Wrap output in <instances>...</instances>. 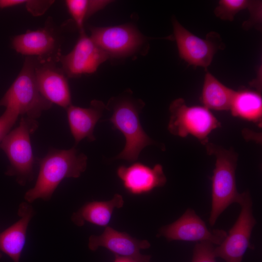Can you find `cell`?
I'll return each mask as SVG.
<instances>
[{
	"mask_svg": "<svg viewBox=\"0 0 262 262\" xmlns=\"http://www.w3.org/2000/svg\"><path fill=\"white\" fill-rule=\"evenodd\" d=\"M87 158L78 154L75 147L69 149L52 148L39 160V171L34 186L25 194L29 203L38 198L48 201L65 178H77L87 166Z\"/></svg>",
	"mask_w": 262,
	"mask_h": 262,
	"instance_id": "6da1fadb",
	"label": "cell"
},
{
	"mask_svg": "<svg viewBox=\"0 0 262 262\" xmlns=\"http://www.w3.org/2000/svg\"><path fill=\"white\" fill-rule=\"evenodd\" d=\"M204 146L207 153L214 155L216 159L212 178V210L209 219L213 226L230 205L239 203L242 199V193L238 192L235 180L238 154L232 148L227 149L209 142Z\"/></svg>",
	"mask_w": 262,
	"mask_h": 262,
	"instance_id": "7a4b0ae2",
	"label": "cell"
},
{
	"mask_svg": "<svg viewBox=\"0 0 262 262\" xmlns=\"http://www.w3.org/2000/svg\"><path fill=\"white\" fill-rule=\"evenodd\" d=\"M37 58L26 57L20 72L0 100V106L34 119L51 107L52 104L42 95L37 86Z\"/></svg>",
	"mask_w": 262,
	"mask_h": 262,
	"instance_id": "3957f363",
	"label": "cell"
},
{
	"mask_svg": "<svg viewBox=\"0 0 262 262\" xmlns=\"http://www.w3.org/2000/svg\"><path fill=\"white\" fill-rule=\"evenodd\" d=\"M38 126L36 119L23 116L18 127L10 131L0 143V148L10 163L6 174L16 176V181L21 185L33 178L34 159L31 135Z\"/></svg>",
	"mask_w": 262,
	"mask_h": 262,
	"instance_id": "277c9868",
	"label": "cell"
},
{
	"mask_svg": "<svg viewBox=\"0 0 262 262\" xmlns=\"http://www.w3.org/2000/svg\"><path fill=\"white\" fill-rule=\"evenodd\" d=\"M139 103L130 98H124L116 99L112 105L113 114L109 120L126 139L125 147L115 158L116 159L135 162L145 147L154 144L141 125L139 112L143 102Z\"/></svg>",
	"mask_w": 262,
	"mask_h": 262,
	"instance_id": "5b68a950",
	"label": "cell"
},
{
	"mask_svg": "<svg viewBox=\"0 0 262 262\" xmlns=\"http://www.w3.org/2000/svg\"><path fill=\"white\" fill-rule=\"evenodd\" d=\"M169 132L176 136L185 137L191 135L203 145L208 135L221 123L209 109L202 106H188L183 98L173 100L169 107Z\"/></svg>",
	"mask_w": 262,
	"mask_h": 262,
	"instance_id": "8992f818",
	"label": "cell"
},
{
	"mask_svg": "<svg viewBox=\"0 0 262 262\" xmlns=\"http://www.w3.org/2000/svg\"><path fill=\"white\" fill-rule=\"evenodd\" d=\"M241 207L239 215L222 243L214 248L215 258L226 262H242L247 249L250 246L252 229L256 224L252 212V201L248 191L242 193L238 203Z\"/></svg>",
	"mask_w": 262,
	"mask_h": 262,
	"instance_id": "52a82bcc",
	"label": "cell"
},
{
	"mask_svg": "<svg viewBox=\"0 0 262 262\" xmlns=\"http://www.w3.org/2000/svg\"><path fill=\"white\" fill-rule=\"evenodd\" d=\"M90 30V37L109 58L135 54L146 42L145 37L131 24L91 27Z\"/></svg>",
	"mask_w": 262,
	"mask_h": 262,
	"instance_id": "ba28073f",
	"label": "cell"
},
{
	"mask_svg": "<svg viewBox=\"0 0 262 262\" xmlns=\"http://www.w3.org/2000/svg\"><path fill=\"white\" fill-rule=\"evenodd\" d=\"M173 26L179 55L190 65L207 67L216 51L224 48V44L216 33H210L206 39H202L186 29L175 18Z\"/></svg>",
	"mask_w": 262,
	"mask_h": 262,
	"instance_id": "9c48e42d",
	"label": "cell"
},
{
	"mask_svg": "<svg viewBox=\"0 0 262 262\" xmlns=\"http://www.w3.org/2000/svg\"><path fill=\"white\" fill-rule=\"evenodd\" d=\"M80 33L72 50L65 55L60 54L57 58L62 64V69L69 77L94 73L101 64L109 58L85 31Z\"/></svg>",
	"mask_w": 262,
	"mask_h": 262,
	"instance_id": "30bf717a",
	"label": "cell"
},
{
	"mask_svg": "<svg viewBox=\"0 0 262 262\" xmlns=\"http://www.w3.org/2000/svg\"><path fill=\"white\" fill-rule=\"evenodd\" d=\"M227 235L223 229H209L205 222L191 209H187L182 215L173 223L164 226L158 236L168 240L190 242L208 241L219 245Z\"/></svg>",
	"mask_w": 262,
	"mask_h": 262,
	"instance_id": "8fae6325",
	"label": "cell"
},
{
	"mask_svg": "<svg viewBox=\"0 0 262 262\" xmlns=\"http://www.w3.org/2000/svg\"><path fill=\"white\" fill-rule=\"evenodd\" d=\"M35 75L40 92L47 100L66 109L71 105L66 75L56 67L53 60L41 62L37 59Z\"/></svg>",
	"mask_w": 262,
	"mask_h": 262,
	"instance_id": "7c38bea8",
	"label": "cell"
},
{
	"mask_svg": "<svg viewBox=\"0 0 262 262\" xmlns=\"http://www.w3.org/2000/svg\"><path fill=\"white\" fill-rule=\"evenodd\" d=\"M117 175L124 188L134 195L148 193L166 182L163 166L160 164L152 168L141 163H134L129 166L122 165L117 168Z\"/></svg>",
	"mask_w": 262,
	"mask_h": 262,
	"instance_id": "4fadbf2b",
	"label": "cell"
},
{
	"mask_svg": "<svg viewBox=\"0 0 262 262\" xmlns=\"http://www.w3.org/2000/svg\"><path fill=\"white\" fill-rule=\"evenodd\" d=\"M150 246L146 240H138L110 227H106L100 235H91L88 241V247L92 251L104 247L115 255L122 257L139 256L141 255V249L148 248Z\"/></svg>",
	"mask_w": 262,
	"mask_h": 262,
	"instance_id": "5bb4252c",
	"label": "cell"
},
{
	"mask_svg": "<svg viewBox=\"0 0 262 262\" xmlns=\"http://www.w3.org/2000/svg\"><path fill=\"white\" fill-rule=\"evenodd\" d=\"M12 46L18 53L29 57L37 56L39 61L53 60L51 55L57 52V41L49 29L28 30L16 35L12 40Z\"/></svg>",
	"mask_w": 262,
	"mask_h": 262,
	"instance_id": "9a60e30c",
	"label": "cell"
},
{
	"mask_svg": "<svg viewBox=\"0 0 262 262\" xmlns=\"http://www.w3.org/2000/svg\"><path fill=\"white\" fill-rule=\"evenodd\" d=\"M20 219L0 232V259L1 253L8 256L14 262H19L24 247L27 228L33 216V210L28 203L23 202L19 206Z\"/></svg>",
	"mask_w": 262,
	"mask_h": 262,
	"instance_id": "2e32d148",
	"label": "cell"
},
{
	"mask_svg": "<svg viewBox=\"0 0 262 262\" xmlns=\"http://www.w3.org/2000/svg\"><path fill=\"white\" fill-rule=\"evenodd\" d=\"M105 108L104 104L98 100H92L88 108L71 104L66 108L70 130L76 144L84 138L89 141L95 140L94 129Z\"/></svg>",
	"mask_w": 262,
	"mask_h": 262,
	"instance_id": "e0dca14e",
	"label": "cell"
},
{
	"mask_svg": "<svg viewBox=\"0 0 262 262\" xmlns=\"http://www.w3.org/2000/svg\"><path fill=\"white\" fill-rule=\"evenodd\" d=\"M121 195L116 194L108 201L89 202L82 206L71 216L72 222L78 226H82L85 222L101 227H107L115 209H119L124 205Z\"/></svg>",
	"mask_w": 262,
	"mask_h": 262,
	"instance_id": "ac0fdd59",
	"label": "cell"
},
{
	"mask_svg": "<svg viewBox=\"0 0 262 262\" xmlns=\"http://www.w3.org/2000/svg\"><path fill=\"white\" fill-rule=\"evenodd\" d=\"M235 93L212 74L206 73L201 96L203 106L209 110H229Z\"/></svg>",
	"mask_w": 262,
	"mask_h": 262,
	"instance_id": "d6986e66",
	"label": "cell"
},
{
	"mask_svg": "<svg viewBox=\"0 0 262 262\" xmlns=\"http://www.w3.org/2000/svg\"><path fill=\"white\" fill-rule=\"evenodd\" d=\"M229 110L234 116L260 125L262 117L260 93L246 90L235 91Z\"/></svg>",
	"mask_w": 262,
	"mask_h": 262,
	"instance_id": "ffe728a7",
	"label": "cell"
},
{
	"mask_svg": "<svg viewBox=\"0 0 262 262\" xmlns=\"http://www.w3.org/2000/svg\"><path fill=\"white\" fill-rule=\"evenodd\" d=\"M111 2L109 0H67L65 3L80 33L84 31V22L88 17Z\"/></svg>",
	"mask_w": 262,
	"mask_h": 262,
	"instance_id": "44dd1931",
	"label": "cell"
},
{
	"mask_svg": "<svg viewBox=\"0 0 262 262\" xmlns=\"http://www.w3.org/2000/svg\"><path fill=\"white\" fill-rule=\"evenodd\" d=\"M249 2L246 0H221L214 13L217 17L231 21L236 14L248 7Z\"/></svg>",
	"mask_w": 262,
	"mask_h": 262,
	"instance_id": "7402d4cb",
	"label": "cell"
},
{
	"mask_svg": "<svg viewBox=\"0 0 262 262\" xmlns=\"http://www.w3.org/2000/svg\"><path fill=\"white\" fill-rule=\"evenodd\" d=\"M213 244L208 241L197 243L194 247L191 262H216Z\"/></svg>",
	"mask_w": 262,
	"mask_h": 262,
	"instance_id": "603a6c76",
	"label": "cell"
},
{
	"mask_svg": "<svg viewBox=\"0 0 262 262\" xmlns=\"http://www.w3.org/2000/svg\"><path fill=\"white\" fill-rule=\"evenodd\" d=\"M250 12L249 19L244 22L243 26L245 29L252 26L260 28L262 23V2L260 1H250L247 7Z\"/></svg>",
	"mask_w": 262,
	"mask_h": 262,
	"instance_id": "cb8c5ba5",
	"label": "cell"
},
{
	"mask_svg": "<svg viewBox=\"0 0 262 262\" xmlns=\"http://www.w3.org/2000/svg\"><path fill=\"white\" fill-rule=\"evenodd\" d=\"M18 116L16 112L7 109L0 116V143L10 131Z\"/></svg>",
	"mask_w": 262,
	"mask_h": 262,
	"instance_id": "d4e9b609",
	"label": "cell"
},
{
	"mask_svg": "<svg viewBox=\"0 0 262 262\" xmlns=\"http://www.w3.org/2000/svg\"><path fill=\"white\" fill-rule=\"evenodd\" d=\"M52 0H26L24 4L28 10L34 16L43 14L52 4Z\"/></svg>",
	"mask_w": 262,
	"mask_h": 262,
	"instance_id": "484cf974",
	"label": "cell"
},
{
	"mask_svg": "<svg viewBox=\"0 0 262 262\" xmlns=\"http://www.w3.org/2000/svg\"><path fill=\"white\" fill-rule=\"evenodd\" d=\"M149 255L141 254L137 257H122L115 255L114 262H150Z\"/></svg>",
	"mask_w": 262,
	"mask_h": 262,
	"instance_id": "4316f807",
	"label": "cell"
},
{
	"mask_svg": "<svg viewBox=\"0 0 262 262\" xmlns=\"http://www.w3.org/2000/svg\"><path fill=\"white\" fill-rule=\"evenodd\" d=\"M25 0H0V8L11 7L23 4Z\"/></svg>",
	"mask_w": 262,
	"mask_h": 262,
	"instance_id": "83f0119b",
	"label": "cell"
}]
</instances>
